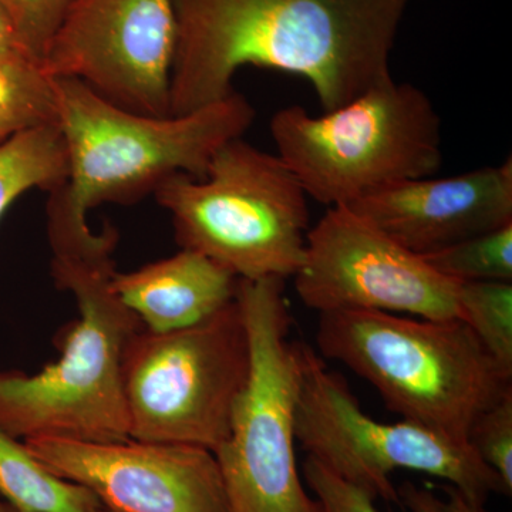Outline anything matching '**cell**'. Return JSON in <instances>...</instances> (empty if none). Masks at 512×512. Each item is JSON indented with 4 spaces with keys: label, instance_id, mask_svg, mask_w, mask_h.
Listing matches in <instances>:
<instances>
[{
    "label": "cell",
    "instance_id": "6da1fadb",
    "mask_svg": "<svg viewBox=\"0 0 512 512\" xmlns=\"http://www.w3.org/2000/svg\"><path fill=\"white\" fill-rule=\"evenodd\" d=\"M412 0H173L177 36L170 116L235 92L244 66L308 80L323 111L393 79L397 33Z\"/></svg>",
    "mask_w": 512,
    "mask_h": 512
},
{
    "label": "cell",
    "instance_id": "d4e9b609",
    "mask_svg": "<svg viewBox=\"0 0 512 512\" xmlns=\"http://www.w3.org/2000/svg\"><path fill=\"white\" fill-rule=\"evenodd\" d=\"M0 512H19L13 505H10L8 501L0 503Z\"/></svg>",
    "mask_w": 512,
    "mask_h": 512
},
{
    "label": "cell",
    "instance_id": "9c48e42d",
    "mask_svg": "<svg viewBox=\"0 0 512 512\" xmlns=\"http://www.w3.org/2000/svg\"><path fill=\"white\" fill-rule=\"evenodd\" d=\"M296 443L308 457L375 500L400 504L392 474L413 470L441 478L477 504L508 494L500 477L468 443L403 420L383 423L360 407L348 384L302 343Z\"/></svg>",
    "mask_w": 512,
    "mask_h": 512
},
{
    "label": "cell",
    "instance_id": "8fae6325",
    "mask_svg": "<svg viewBox=\"0 0 512 512\" xmlns=\"http://www.w3.org/2000/svg\"><path fill=\"white\" fill-rule=\"evenodd\" d=\"M175 36L173 0H74L43 66L121 109L167 117Z\"/></svg>",
    "mask_w": 512,
    "mask_h": 512
},
{
    "label": "cell",
    "instance_id": "2e32d148",
    "mask_svg": "<svg viewBox=\"0 0 512 512\" xmlns=\"http://www.w3.org/2000/svg\"><path fill=\"white\" fill-rule=\"evenodd\" d=\"M69 177V157L59 126L23 131L0 146V218L30 190L52 192Z\"/></svg>",
    "mask_w": 512,
    "mask_h": 512
},
{
    "label": "cell",
    "instance_id": "9a60e30c",
    "mask_svg": "<svg viewBox=\"0 0 512 512\" xmlns=\"http://www.w3.org/2000/svg\"><path fill=\"white\" fill-rule=\"evenodd\" d=\"M0 494L19 512H113L89 488L56 476L25 443L3 430Z\"/></svg>",
    "mask_w": 512,
    "mask_h": 512
},
{
    "label": "cell",
    "instance_id": "4fadbf2b",
    "mask_svg": "<svg viewBox=\"0 0 512 512\" xmlns=\"http://www.w3.org/2000/svg\"><path fill=\"white\" fill-rule=\"evenodd\" d=\"M417 255L512 224V160L390 185L348 205Z\"/></svg>",
    "mask_w": 512,
    "mask_h": 512
},
{
    "label": "cell",
    "instance_id": "7402d4cb",
    "mask_svg": "<svg viewBox=\"0 0 512 512\" xmlns=\"http://www.w3.org/2000/svg\"><path fill=\"white\" fill-rule=\"evenodd\" d=\"M74 0H0L23 50L43 64L47 46Z\"/></svg>",
    "mask_w": 512,
    "mask_h": 512
},
{
    "label": "cell",
    "instance_id": "44dd1931",
    "mask_svg": "<svg viewBox=\"0 0 512 512\" xmlns=\"http://www.w3.org/2000/svg\"><path fill=\"white\" fill-rule=\"evenodd\" d=\"M468 444L512 493V390L484 410L471 426Z\"/></svg>",
    "mask_w": 512,
    "mask_h": 512
},
{
    "label": "cell",
    "instance_id": "277c9868",
    "mask_svg": "<svg viewBox=\"0 0 512 512\" xmlns=\"http://www.w3.org/2000/svg\"><path fill=\"white\" fill-rule=\"evenodd\" d=\"M319 315L320 355L372 384L390 412L451 439L468 443L477 417L512 390V373L461 319L373 311Z\"/></svg>",
    "mask_w": 512,
    "mask_h": 512
},
{
    "label": "cell",
    "instance_id": "52a82bcc",
    "mask_svg": "<svg viewBox=\"0 0 512 512\" xmlns=\"http://www.w3.org/2000/svg\"><path fill=\"white\" fill-rule=\"evenodd\" d=\"M285 279H239L251 369L232 413L227 440L215 451L229 512H323L302 484L295 417L301 346L291 340Z\"/></svg>",
    "mask_w": 512,
    "mask_h": 512
},
{
    "label": "cell",
    "instance_id": "5bb4252c",
    "mask_svg": "<svg viewBox=\"0 0 512 512\" xmlns=\"http://www.w3.org/2000/svg\"><path fill=\"white\" fill-rule=\"evenodd\" d=\"M238 276L200 252L181 249L170 258L114 272L111 288L151 332L197 325L234 301Z\"/></svg>",
    "mask_w": 512,
    "mask_h": 512
},
{
    "label": "cell",
    "instance_id": "ac0fdd59",
    "mask_svg": "<svg viewBox=\"0 0 512 512\" xmlns=\"http://www.w3.org/2000/svg\"><path fill=\"white\" fill-rule=\"evenodd\" d=\"M458 309L495 362L512 373L511 282H461Z\"/></svg>",
    "mask_w": 512,
    "mask_h": 512
},
{
    "label": "cell",
    "instance_id": "3957f363",
    "mask_svg": "<svg viewBox=\"0 0 512 512\" xmlns=\"http://www.w3.org/2000/svg\"><path fill=\"white\" fill-rule=\"evenodd\" d=\"M69 177L49 192L47 217L84 227L87 212L143 200L171 175L202 180L228 141L244 136L256 111L244 94L183 116L153 117L110 103L76 79L55 77Z\"/></svg>",
    "mask_w": 512,
    "mask_h": 512
},
{
    "label": "cell",
    "instance_id": "603a6c76",
    "mask_svg": "<svg viewBox=\"0 0 512 512\" xmlns=\"http://www.w3.org/2000/svg\"><path fill=\"white\" fill-rule=\"evenodd\" d=\"M15 53L28 55V53L23 50L22 45H20L18 32H16L12 19H10L5 8L0 5V57L15 55Z\"/></svg>",
    "mask_w": 512,
    "mask_h": 512
},
{
    "label": "cell",
    "instance_id": "8992f818",
    "mask_svg": "<svg viewBox=\"0 0 512 512\" xmlns=\"http://www.w3.org/2000/svg\"><path fill=\"white\" fill-rule=\"evenodd\" d=\"M271 133L306 195L329 208L431 177L443 163L439 113L423 90L394 79L322 116L276 111Z\"/></svg>",
    "mask_w": 512,
    "mask_h": 512
},
{
    "label": "cell",
    "instance_id": "ba28073f",
    "mask_svg": "<svg viewBox=\"0 0 512 512\" xmlns=\"http://www.w3.org/2000/svg\"><path fill=\"white\" fill-rule=\"evenodd\" d=\"M249 369L248 330L237 296L188 328L160 333L143 326L123 356L128 436L215 453L227 440Z\"/></svg>",
    "mask_w": 512,
    "mask_h": 512
},
{
    "label": "cell",
    "instance_id": "d6986e66",
    "mask_svg": "<svg viewBox=\"0 0 512 512\" xmlns=\"http://www.w3.org/2000/svg\"><path fill=\"white\" fill-rule=\"evenodd\" d=\"M439 274L456 282H511L512 224L421 255Z\"/></svg>",
    "mask_w": 512,
    "mask_h": 512
},
{
    "label": "cell",
    "instance_id": "e0dca14e",
    "mask_svg": "<svg viewBox=\"0 0 512 512\" xmlns=\"http://www.w3.org/2000/svg\"><path fill=\"white\" fill-rule=\"evenodd\" d=\"M56 79L23 53L0 57V146L32 128L57 126Z\"/></svg>",
    "mask_w": 512,
    "mask_h": 512
},
{
    "label": "cell",
    "instance_id": "cb8c5ba5",
    "mask_svg": "<svg viewBox=\"0 0 512 512\" xmlns=\"http://www.w3.org/2000/svg\"><path fill=\"white\" fill-rule=\"evenodd\" d=\"M446 500L443 501L444 512H488L485 505L468 500L466 495L453 485H443Z\"/></svg>",
    "mask_w": 512,
    "mask_h": 512
},
{
    "label": "cell",
    "instance_id": "30bf717a",
    "mask_svg": "<svg viewBox=\"0 0 512 512\" xmlns=\"http://www.w3.org/2000/svg\"><path fill=\"white\" fill-rule=\"evenodd\" d=\"M299 299L319 313L373 311L460 319V282L439 274L348 205L330 207L309 229L293 275Z\"/></svg>",
    "mask_w": 512,
    "mask_h": 512
},
{
    "label": "cell",
    "instance_id": "7c38bea8",
    "mask_svg": "<svg viewBox=\"0 0 512 512\" xmlns=\"http://www.w3.org/2000/svg\"><path fill=\"white\" fill-rule=\"evenodd\" d=\"M23 443L52 473L89 488L110 511L229 512L220 466L207 448L60 437Z\"/></svg>",
    "mask_w": 512,
    "mask_h": 512
},
{
    "label": "cell",
    "instance_id": "5b68a950",
    "mask_svg": "<svg viewBox=\"0 0 512 512\" xmlns=\"http://www.w3.org/2000/svg\"><path fill=\"white\" fill-rule=\"evenodd\" d=\"M181 249L239 279L293 278L309 232L308 195L288 165L242 137L212 158L202 180L178 173L154 191Z\"/></svg>",
    "mask_w": 512,
    "mask_h": 512
},
{
    "label": "cell",
    "instance_id": "ffe728a7",
    "mask_svg": "<svg viewBox=\"0 0 512 512\" xmlns=\"http://www.w3.org/2000/svg\"><path fill=\"white\" fill-rule=\"evenodd\" d=\"M303 477L323 512H379L372 495L336 476L311 457L303 464ZM397 493L400 504L410 511L444 512L443 500L427 488L404 483L397 488Z\"/></svg>",
    "mask_w": 512,
    "mask_h": 512
},
{
    "label": "cell",
    "instance_id": "7a4b0ae2",
    "mask_svg": "<svg viewBox=\"0 0 512 512\" xmlns=\"http://www.w3.org/2000/svg\"><path fill=\"white\" fill-rule=\"evenodd\" d=\"M119 232L50 245V275L72 293L79 318L60 335L62 356L36 375L0 372V430L18 440L60 437L90 443L130 440L123 386L128 340L143 323L111 288Z\"/></svg>",
    "mask_w": 512,
    "mask_h": 512
}]
</instances>
